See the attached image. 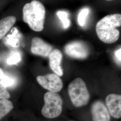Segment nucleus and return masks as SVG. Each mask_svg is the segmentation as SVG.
Segmentation results:
<instances>
[{
	"label": "nucleus",
	"mask_w": 121,
	"mask_h": 121,
	"mask_svg": "<svg viewBox=\"0 0 121 121\" xmlns=\"http://www.w3.org/2000/svg\"><path fill=\"white\" fill-rule=\"evenodd\" d=\"M121 26V14L114 13L103 17L96 24V32L99 39L104 43H113L118 39L120 32L116 29Z\"/></svg>",
	"instance_id": "f257e3e1"
},
{
	"label": "nucleus",
	"mask_w": 121,
	"mask_h": 121,
	"mask_svg": "<svg viewBox=\"0 0 121 121\" xmlns=\"http://www.w3.org/2000/svg\"><path fill=\"white\" fill-rule=\"evenodd\" d=\"M22 12L23 20L31 29L37 32L43 30L45 9L42 3L33 0L24 5Z\"/></svg>",
	"instance_id": "f03ea898"
},
{
	"label": "nucleus",
	"mask_w": 121,
	"mask_h": 121,
	"mask_svg": "<svg viewBox=\"0 0 121 121\" xmlns=\"http://www.w3.org/2000/svg\"><path fill=\"white\" fill-rule=\"evenodd\" d=\"M68 92L71 101L75 107H80L88 104L90 95L82 78H76L70 82Z\"/></svg>",
	"instance_id": "7ed1b4c3"
},
{
	"label": "nucleus",
	"mask_w": 121,
	"mask_h": 121,
	"mask_svg": "<svg viewBox=\"0 0 121 121\" xmlns=\"http://www.w3.org/2000/svg\"><path fill=\"white\" fill-rule=\"evenodd\" d=\"M44 104L41 113L43 117L52 119L58 117L62 112L63 101L56 92H47L44 95Z\"/></svg>",
	"instance_id": "20e7f679"
},
{
	"label": "nucleus",
	"mask_w": 121,
	"mask_h": 121,
	"mask_svg": "<svg viewBox=\"0 0 121 121\" xmlns=\"http://www.w3.org/2000/svg\"><path fill=\"white\" fill-rule=\"evenodd\" d=\"M64 51L68 56L78 59H84L89 55L87 46L81 41H74L66 44Z\"/></svg>",
	"instance_id": "39448f33"
},
{
	"label": "nucleus",
	"mask_w": 121,
	"mask_h": 121,
	"mask_svg": "<svg viewBox=\"0 0 121 121\" xmlns=\"http://www.w3.org/2000/svg\"><path fill=\"white\" fill-rule=\"evenodd\" d=\"M36 80L43 88L51 92H58L63 87L61 79L56 73L39 75L37 77Z\"/></svg>",
	"instance_id": "423d86ee"
},
{
	"label": "nucleus",
	"mask_w": 121,
	"mask_h": 121,
	"mask_svg": "<svg viewBox=\"0 0 121 121\" xmlns=\"http://www.w3.org/2000/svg\"><path fill=\"white\" fill-rule=\"evenodd\" d=\"M105 104L110 115L114 118L121 117V95L110 94L105 99Z\"/></svg>",
	"instance_id": "0eeeda50"
},
{
	"label": "nucleus",
	"mask_w": 121,
	"mask_h": 121,
	"mask_svg": "<svg viewBox=\"0 0 121 121\" xmlns=\"http://www.w3.org/2000/svg\"><path fill=\"white\" fill-rule=\"evenodd\" d=\"M91 113L93 121H110V114L104 103L96 101L92 104Z\"/></svg>",
	"instance_id": "6e6552de"
},
{
	"label": "nucleus",
	"mask_w": 121,
	"mask_h": 121,
	"mask_svg": "<svg viewBox=\"0 0 121 121\" xmlns=\"http://www.w3.org/2000/svg\"><path fill=\"white\" fill-rule=\"evenodd\" d=\"M52 50V47L42 39L34 37L31 41V52L36 55L48 57Z\"/></svg>",
	"instance_id": "1a4fd4ad"
},
{
	"label": "nucleus",
	"mask_w": 121,
	"mask_h": 121,
	"mask_svg": "<svg viewBox=\"0 0 121 121\" xmlns=\"http://www.w3.org/2000/svg\"><path fill=\"white\" fill-rule=\"evenodd\" d=\"M49 63L50 68L59 76H62L63 74V69L61 66V62L62 59V54L58 49H55L48 56Z\"/></svg>",
	"instance_id": "9d476101"
},
{
	"label": "nucleus",
	"mask_w": 121,
	"mask_h": 121,
	"mask_svg": "<svg viewBox=\"0 0 121 121\" xmlns=\"http://www.w3.org/2000/svg\"><path fill=\"white\" fill-rule=\"evenodd\" d=\"M16 21V18L13 16L6 17L0 20V39L4 37Z\"/></svg>",
	"instance_id": "9b49d317"
},
{
	"label": "nucleus",
	"mask_w": 121,
	"mask_h": 121,
	"mask_svg": "<svg viewBox=\"0 0 121 121\" xmlns=\"http://www.w3.org/2000/svg\"><path fill=\"white\" fill-rule=\"evenodd\" d=\"M21 35L16 28H13L11 34L8 35L5 38L4 43L6 45L13 48H17L19 46V39Z\"/></svg>",
	"instance_id": "f8f14e48"
},
{
	"label": "nucleus",
	"mask_w": 121,
	"mask_h": 121,
	"mask_svg": "<svg viewBox=\"0 0 121 121\" xmlns=\"http://www.w3.org/2000/svg\"><path fill=\"white\" fill-rule=\"evenodd\" d=\"M13 108L12 102L7 99H0V120Z\"/></svg>",
	"instance_id": "ddd939ff"
},
{
	"label": "nucleus",
	"mask_w": 121,
	"mask_h": 121,
	"mask_svg": "<svg viewBox=\"0 0 121 121\" xmlns=\"http://www.w3.org/2000/svg\"><path fill=\"white\" fill-rule=\"evenodd\" d=\"M0 84L2 86L7 87H13L17 84L16 78L11 75L4 74V77L0 79Z\"/></svg>",
	"instance_id": "4468645a"
},
{
	"label": "nucleus",
	"mask_w": 121,
	"mask_h": 121,
	"mask_svg": "<svg viewBox=\"0 0 121 121\" xmlns=\"http://www.w3.org/2000/svg\"><path fill=\"white\" fill-rule=\"evenodd\" d=\"M21 60L20 53L18 52H13L7 59V63L9 65H17Z\"/></svg>",
	"instance_id": "2eb2a0df"
},
{
	"label": "nucleus",
	"mask_w": 121,
	"mask_h": 121,
	"mask_svg": "<svg viewBox=\"0 0 121 121\" xmlns=\"http://www.w3.org/2000/svg\"><path fill=\"white\" fill-rule=\"evenodd\" d=\"M56 14L62 22L64 28L65 29L68 28L70 24L68 18V13L63 11H59L56 13Z\"/></svg>",
	"instance_id": "dca6fc26"
},
{
	"label": "nucleus",
	"mask_w": 121,
	"mask_h": 121,
	"mask_svg": "<svg viewBox=\"0 0 121 121\" xmlns=\"http://www.w3.org/2000/svg\"><path fill=\"white\" fill-rule=\"evenodd\" d=\"M89 12V10L87 8L83 9L80 11L78 13V24L81 26H83L85 25L86 18Z\"/></svg>",
	"instance_id": "f3484780"
},
{
	"label": "nucleus",
	"mask_w": 121,
	"mask_h": 121,
	"mask_svg": "<svg viewBox=\"0 0 121 121\" xmlns=\"http://www.w3.org/2000/svg\"><path fill=\"white\" fill-rule=\"evenodd\" d=\"M10 96L6 88L0 84V99H8L10 98Z\"/></svg>",
	"instance_id": "a211bd4d"
},
{
	"label": "nucleus",
	"mask_w": 121,
	"mask_h": 121,
	"mask_svg": "<svg viewBox=\"0 0 121 121\" xmlns=\"http://www.w3.org/2000/svg\"><path fill=\"white\" fill-rule=\"evenodd\" d=\"M115 56L118 59V60L121 61V48L117 50L115 52Z\"/></svg>",
	"instance_id": "6ab92c4d"
},
{
	"label": "nucleus",
	"mask_w": 121,
	"mask_h": 121,
	"mask_svg": "<svg viewBox=\"0 0 121 121\" xmlns=\"http://www.w3.org/2000/svg\"><path fill=\"white\" fill-rule=\"evenodd\" d=\"M4 73L2 69L0 68V80L4 76Z\"/></svg>",
	"instance_id": "aec40b11"
},
{
	"label": "nucleus",
	"mask_w": 121,
	"mask_h": 121,
	"mask_svg": "<svg viewBox=\"0 0 121 121\" xmlns=\"http://www.w3.org/2000/svg\"><path fill=\"white\" fill-rule=\"evenodd\" d=\"M107 0V1H111V0Z\"/></svg>",
	"instance_id": "412c9836"
}]
</instances>
